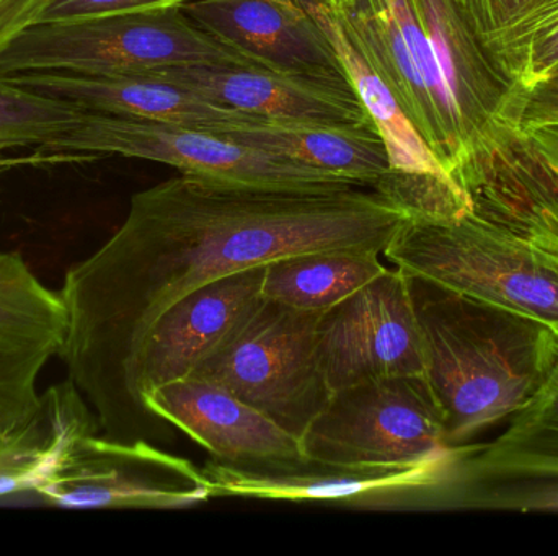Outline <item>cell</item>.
<instances>
[{
    "instance_id": "1",
    "label": "cell",
    "mask_w": 558,
    "mask_h": 556,
    "mask_svg": "<svg viewBox=\"0 0 558 556\" xmlns=\"http://www.w3.org/2000/svg\"><path fill=\"white\" fill-rule=\"evenodd\" d=\"M409 211L367 186L289 189L180 175L131 198L117 232L69 268L58 358L113 430L128 369L177 300L229 274L317 251L383 255Z\"/></svg>"
},
{
    "instance_id": "2",
    "label": "cell",
    "mask_w": 558,
    "mask_h": 556,
    "mask_svg": "<svg viewBox=\"0 0 558 556\" xmlns=\"http://www.w3.org/2000/svg\"><path fill=\"white\" fill-rule=\"evenodd\" d=\"M409 277L426 379L445 413L449 446H468L533 397L553 362L557 329Z\"/></svg>"
},
{
    "instance_id": "3",
    "label": "cell",
    "mask_w": 558,
    "mask_h": 556,
    "mask_svg": "<svg viewBox=\"0 0 558 556\" xmlns=\"http://www.w3.org/2000/svg\"><path fill=\"white\" fill-rule=\"evenodd\" d=\"M258 65L183 7L35 23L0 52V77L28 72L147 75L177 67Z\"/></svg>"
},
{
    "instance_id": "4",
    "label": "cell",
    "mask_w": 558,
    "mask_h": 556,
    "mask_svg": "<svg viewBox=\"0 0 558 556\" xmlns=\"http://www.w3.org/2000/svg\"><path fill=\"white\" fill-rule=\"evenodd\" d=\"M409 276L534 317L558 330V257L474 211L412 215L384 251Z\"/></svg>"
},
{
    "instance_id": "5",
    "label": "cell",
    "mask_w": 558,
    "mask_h": 556,
    "mask_svg": "<svg viewBox=\"0 0 558 556\" xmlns=\"http://www.w3.org/2000/svg\"><path fill=\"white\" fill-rule=\"evenodd\" d=\"M471 446L396 466H343L308 457L235 466L213 459L202 472L211 499L315 503L371 511L438 508L459 505L461 462Z\"/></svg>"
},
{
    "instance_id": "6",
    "label": "cell",
    "mask_w": 558,
    "mask_h": 556,
    "mask_svg": "<svg viewBox=\"0 0 558 556\" xmlns=\"http://www.w3.org/2000/svg\"><path fill=\"white\" fill-rule=\"evenodd\" d=\"M320 316L264 299L190 378L226 388L302 437L333 394L318 355Z\"/></svg>"
},
{
    "instance_id": "7",
    "label": "cell",
    "mask_w": 558,
    "mask_h": 556,
    "mask_svg": "<svg viewBox=\"0 0 558 556\" xmlns=\"http://www.w3.org/2000/svg\"><path fill=\"white\" fill-rule=\"evenodd\" d=\"M48 152L121 156L166 163L182 175L289 189L360 186L343 176L234 143L211 131L87 111Z\"/></svg>"
},
{
    "instance_id": "8",
    "label": "cell",
    "mask_w": 558,
    "mask_h": 556,
    "mask_svg": "<svg viewBox=\"0 0 558 556\" xmlns=\"http://www.w3.org/2000/svg\"><path fill=\"white\" fill-rule=\"evenodd\" d=\"M301 444L308 459L343 466L418 462L454 447L426 375L373 379L335 391Z\"/></svg>"
},
{
    "instance_id": "9",
    "label": "cell",
    "mask_w": 558,
    "mask_h": 556,
    "mask_svg": "<svg viewBox=\"0 0 558 556\" xmlns=\"http://www.w3.org/2000/svg\"><path fill=\"white\" fill-rule=\"evenodd\" d=\"M317 342L331 392L373 379L426 375L410 277L400 268L322 313Z\"/></svg>"
},
{
    "instance_id": "10",
    "label": "cell",
    "mask_w": 558,
    "mask_h": 556,
    "mask_svg": "<svg viewBox=\"0 0 558 556\" xmlns=\"http://www.w3.org/2000/svg\"><path fill=\"white\" fill-rule=\"evenodd\" d=\"M301 3L330 41L348 82L386 146L390 178L380 193L418 218H454L471 211L468 193L423 139L389 85L353 45L337 10L322 0Z\"/></svg>"
},
{
    "instance_id": "11",
    "label": "cell",
    "mask_w": 558,
    "mask_h": 556,
    "mask_svg": "<svg viewBox=\"0 0 558 556\" xmlns=\"http://www.w3.org/2000/svg\"><path fill=\"white\" fill-rule=\"evenodd\" d=\"M65 509H185L209 502L202 469L146 441L87 437L64 470L35 493Z\"/></svg>"
},
{
    "instance_id": "12",
    "label": "cell",
    "mask_w": 558,
    "mask_h": 556,
    "mask_svg": "<svg viewBox=\"0 0 558 556\" xmlns=\"http://www.w3.org/2000/svg\"><path fill=\"white\" fill-rule=\"evenodd\" d=\"M144 405L153 417L195 441L219 462L251 466L305 457L301 437L203 379L186 378L153 388L144 395Z\"/></svg>"
},
{
    "instance_id": "13",
    "label": "cell",
    "mask_w": 558,
    "mask_h": 556,
    "mask_svg": "<svg viewBox=\"0 0 558 556\" xmlns=\"http://www.w3.org/2000/svg\"><path fill=\"white\" fill-rule=\"evenodd\" d=\"M206 100L270 120L373 124L343 78L289 74L258 65H208L153 72Z\"/></svg>"
},
{
    "instance_id": "14",
    "label": "cell",
    "mask_w": 558,
    "mask_h": 556,
    "mask_svg": "<svg viewBox=\"0 0 558 556\" xmlns=\"http://www.w3.org/2000/svg\"><path fill=\"white\" fill-rule=\"evenodd\" d=\"M183 10L264 67L348 81L330 41L301 0H192Z\"/></svg>"
},
{
    "instance_id": "15",
    "label": "cell",
    "mask_w": 558,
    "mask_h": 556,
    "mask_svg": "<svg viewBox=\"0 0 558 556\" xmlns=\"http://www.w3.org/2000/svg\"><path fill=\"white\" fill-rule=\"evenodd\" d=\"M16 85L61 98L92 113L180 124L221 134L248 123L254 114L222 107L156 75H77L28 72L10 75Z\"/></svg>"
},
{
    "instance_id": "16",
    "label": "cell",
    "mask_w": 558,
    "mask_h": 556,
    "mask_svg": "<svg viewBox=\"0 0 558 556\" xmlns=\"http://www.w3.org/2000/svg\"><path fill=\"white\" fill-rule=\"evenodd\" d=\"M461 505L498 486L558 489V330L549 371L492 443L472 444L461 462Z\"/></svg>"
},
{
    "instance_id": "17",
    "label": "cell",
    "mask_w": 558,
    "mask_h": 556,
    "mask_svg": "<svg viewBox=\"0 0 558 556\" xmlns=\"http://www.w3.org/2000/svg\"><path fill=\"white\" fill-rule=\"evenodd\" d=\"M94 434L97 415L71 379L46 388L35 413L0 437V498L51 483Z\"/></svg>"
},
{
    "instance_id": "18",
    "label": "cell",
    "mask_w": 558,
    "mask_h": 556,
    "mask_svg": "<svg viewBox=\"0 0 558 556\" xmlns=\"http://www.w3.org/2000/svg\"><path fill=\"white\" fill-rule=\"evenodd\" d=\"M221 136L379 193L390 178L389 157L374 124L255 116Z\"/></svg>"
},
{
    "instance_id": "19",
    "label": "cell",
    "mask_w": 558,
    "mask_h": 556,
    "mask_svg": "<svg viewBox=\"0 0 558 556\" xmlns=\"http://www.w3.org/2000/svg\"><path fill=\"white\" fill-rule=\"evenodd\" d=\"M374 251H317L267 264L264 297L292 309L324 313L389 268Z\"/></svg>"
},
{
    "instance_id": "20",
    "label": "cell",
    "mask_w": 558,
    "mask_h": 556,
    "mask_svg": "<svg viewBox=\"0 0 558 556\" xmlns=\"http://www.w3.org/2000/svg\"><path fill=\"white\" fill-rule=\"evenodd\" d=\"M64 333L59 291L45 286L19 251H0V345L58 356Z\"/></svg>"
},
{
    "instance_id": "21",
    "label": "cell",
    "mask_w": 558,
    "mask_h": 556,
    "mask_svg": "<svg viewBox=\"0 0 558 556\" xmlns=\"http://www.w3.org/2000/svg\"><path fill=\"white\" fill-rule=\"evenodd\" d=\"M472 211L558 257V156L554 157L549 180L485 185L475 191Z\"/></svg>"
},
{
    "instance_id": "22",
    "label": "cell",
    "mask_w": 558,
    "mask_h": 556,
    "mask_svg": "<svg viewBox=\"0 0 558 556\" xmlns=\"http://www.w3.org/2000/svg\"><path fill=\"white\" fill-rule=\"evenodd\" d=\"M85 113L87 111L61 98L0 77V149L32 146L45 149L65 136Z\"/></svg>"
},
{
    "instance_id": "23",
    "label": "cell",
    "mask_w": 558,
    "mask_h": 556,
    "mask_svg": "<svg viewBox=\"0 0 558 556\" xmlns=\"http://www.w3.org/2000/svg\"><path fill=\"white\" fill-rule=\"evenodd\" d=\"M51 358L48 353L0 345V437L35 413L39 374Z\"/></svg>"
},
{
    "instance_id": "24",
    "label": "cell",
    "mask_w": 558,
    "mask_h": 556,
    "mask_svg": "<svg viewBox=\"0 0 558 556\" xmlns=\"http://www.w3.org/2000/svg\"><path fill=\"white\" fill-rule=\"evenodd\" d=\"M192 0H49L38 23L71 22L114 13L183 7Z\"/></svg>"
},
{
    "instance_id": "25",
    "label": "cell",
    "mask_w": 558,
    "mask_h": 556,
    "mask_svg": "<svg viewBox=\"0 0 558 556\" xmlns=\"http://www.w3.org/2000/svg\"><path fill=\"white\" fill-rule=\"evenodd\" d=\"M49 0H0V52L28 26L38 23Z\"/></svg>"
},
{
    "instance_id": "26",
    "label": "cell",
    "mask_w": 558,
    "mask_h": 556,
    "mask_svg": "<svg viewBox=\"0 0 558 556\" xmlns=\"http://www.w3.org/2000/svg\"><path fill=\"white\" fill-rule=\"evenodd\" d=\"M533 58L534 77L549 81L558 69V25L537 39Z\"/></svg>"
},
{
    "instance_id": "27",
    "label": "cell",
    "mask_w": 558,
    "mask_h": 556,
    "mask_svg": "<svg viewBox=\"0 0 558 556\" xmlns=\"http://www.w3.org/2000/svg\"><path fill=\"white\" fill-rule=\"evenodd\" d=\"M322 2L328 3L335 10H344L353 3V0H322Z\"/></svg>"
},
{
    "instance_id": "28",
    "label": "cell",
    "mask_w": 558,
    "mask_h": 556,
    "mask_svg": "<svg viewBox=\"0 0 558 556\" xmlns=\"http://www.w3.org/2000/svg\"><path fill=\"white\" fill-rule=\"evenodd\" d=\"M550 94H553L554 98H558V87L554 88V91H550ZM554 103H556L557 104L556 108H558V101H554Z\"/></svg>"
},
{
    "instance_id": "29",
    "label": "cell",
    "mask_w": 558,
    "mask_h": 556,
    "mask_svg": "<svg viewBox=\"0 0 558 556\" xmlns=\"http://www.w3.org/2000/svg\"><path fill=\"white\" fill-rule=\"evenodd\" d=\"M553 78H558V69L556 72H554L553 77L549 78V81H553Z\"/></svg>"
}]
</instances>
